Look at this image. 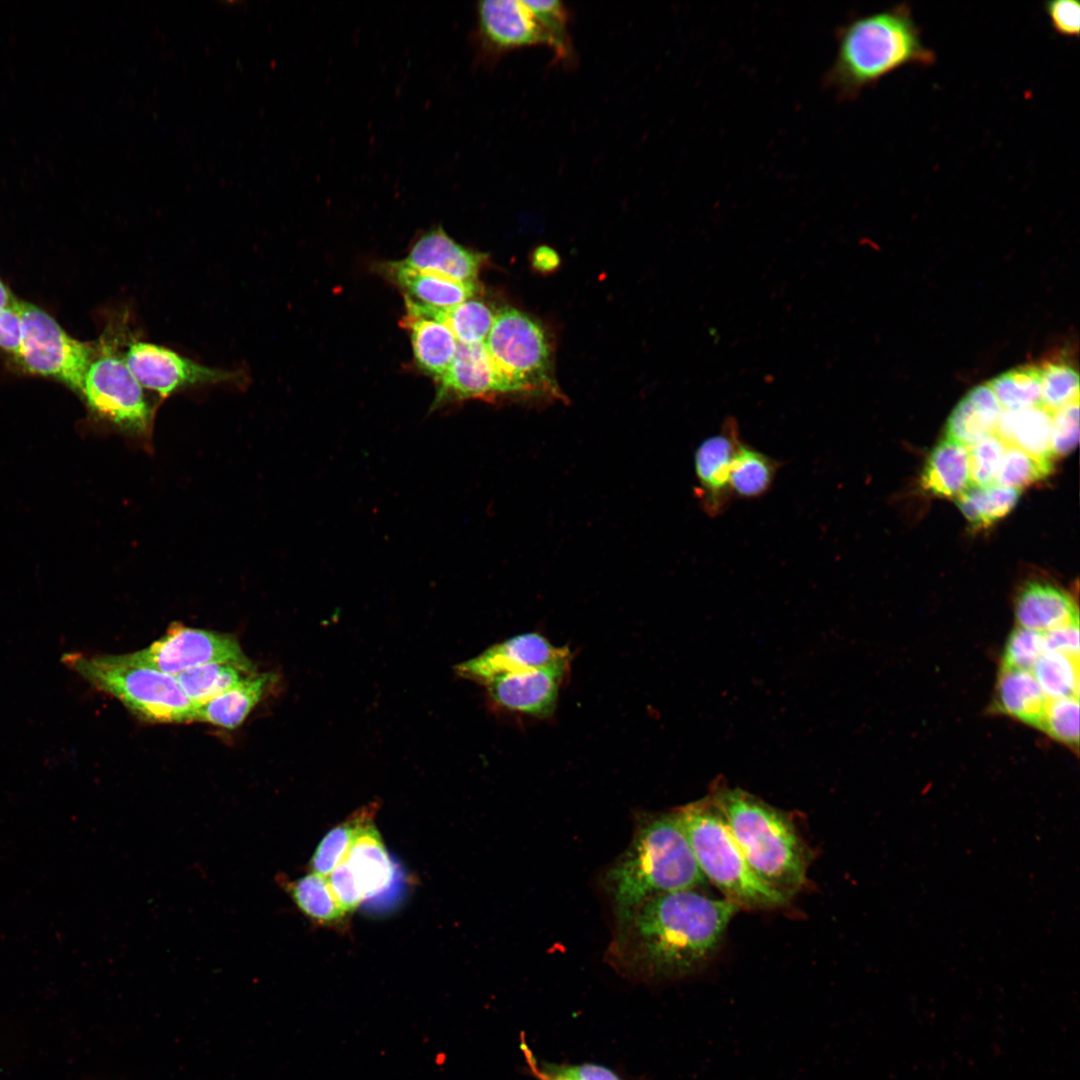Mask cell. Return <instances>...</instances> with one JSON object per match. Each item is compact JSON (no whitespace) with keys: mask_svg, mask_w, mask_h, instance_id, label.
<instances>
[{"mask_svg":"<svg viewBox=\"0 0 1080 1080\" xmlns=\"http://www.w3.org/2000/svg\"><path fill=\"white\" fill-rule=\"evenodd\" d=\"M1015 618L1018 626L1040 633L1079 623L1077 606L1067 592L1035 581L1024 585L1018 593Z\"/></svg>","mask_w":1080,"mask_h":1080,"instance_id":"cell-19","label":"cell"},{"mask_svg":"<svg viewBox=\"0 0 1080 1080\" xmlns=\"http://www.w3.org/2000/svg\"><path fill=\"white\" fill-rule=\"evenodd\" d=\"M386 272L405 296L428 306L448 308L465 302L478 291L476 282L466 283L411 268L402 261L386 265Z\"/></svg>","mask_w":1080,"mask_h":1080,"instance_id":"cell-20","label":"cell"},{"mask_svg":"<svg viewBox=\"0 0 1080 1080\" xmlns=\"http://www.w3.org/2000/svg\"><path fill=\"white\" fill-rule=\"evenodd\" d=\"M1019 497V490L993 483L971 485L955 501L969 523L979 528L987 527L1007 515Z\"/></svg>","mask_w":1080,"mask_h":1080,"instance_id":"cell-30","label":"cell"},{"mask_svg":"<svg viewBox=\"0 0 1080 1080\" xmlns=\"http://www.w3.org/2000/svg\"><path fill=\"white\" fill-rule=\"evenodd\" d=\"M1040 366L1041 406L1053 413L1079 400V376L1064 360H1050Z\"/></svg>","mask_w":1080,"mask_h":1080,"instance_id":"cell-35","label":"cell"},{"mask_svg":"<svg viewBox=\"0 0 1080 1080\" xmlns=\"http://www.w3.org/2000/svg\"><path fill=\"white\" fill-rule=\"evenodd\" d=\"M570 661V650L552 644L538 632L517 634L495 643L456 666V673L466 679L485 684L510 673L546 667Z\"/></svg>","mask_w":1080,"mask_h":1080,"instance_id":"cell-13","label":"cell"},{"mask_svg":"<svg viewBox=\"0 0 1080 1080\" xmlns=\"http://www.w3.org/2000/svg\"><path fill=\"white\" fill-rule=\"evenodd\" d=\"M483 257L452 239L441 226L422 234L412 245L405 265L459 282H476Z\"/></svg>","mask_w":1080,"mask_h":1080,"instance_id":"cell-17","label":"cell"},{"mask_svg":"<svg viewBox=\"0 0 1080 1080\" xmlns=\"http://www.w3.org/2000/svg\"><path fill=\"white\" fill-rule=\"evenodd\" d=\"M374 816L363 821L344 859L364 900L387 890L394 877L393 863L374 824Z\"/></svg>","mask_w":1080,"mask_h":1080,"instance_id":"cell-18","label":"cell"},{"mask_svg":"<svg viewBox=\"0 0 1080 1080\" xmlns=\"http://www.w3.org/2000/svg\"><path fill=\"white\" fill-rule=\"evenodd\" d=\"M407 314L432 319L451 330L458 343L484 342L491 329L495 314L483 302L469 299L448 308H437L419 303L405 296Z\"/></svg>","mask_w":1080,"mask_h":1080,"instance_id":"cell-24","label":"cell"},{"mask_svg":"<svg viewBox=\"0 0 1080 1080\" xmlns=\"http://www.w3.org/2000/svg\"><path fill=\"white\" fill-rule=\"evenodd\" d=\"M1052 414L1042 406L1017 411L1003 410L995 434L1005 445L1052 460Z\"/></svg>","mask_w":1080,"mask_h":1080,"instance_id":"cell-26","label":"cell"},{"mask_svg":"<svg viewBox=\"0 0 1080 1080\" xmlns=\"http://www.w3.org/2000/svg\"><path fill=\"white\" fill-rule=\"evenodd\" d=\"M968 447L948 438L930 452L921 475V486L942 498L959 497L971 486Z\"/></svg>","mask_w":1080,"mask_h":1080,"instance_id":"cell-22","label":"cell"},{"mask_svg":"<svg viewBox=\"0 0 1080 1080\" xmlns=\"http://www.w3.org/2000/svg\"><path fill=\"white\" fill-rule=\"evenodd\" d=\"M1044 652V634L1018 626L1008 636L1001 669L1032 671Z\"/></svg>","mask_w":1080,"mask_h":1080,"instance_id":"cell-39","label":"cell"},{"mask_svg":"<svg viewBox=\"0 0 1080 1080\" xmlns=\"http://www.w3.org/2000/svg\"><path fill=\"white\" fill-rule=\"evenodd\" d=\"M706 880L737 906L775 908L789 896L764 883L752 871L725 818L711 798L675 810Z\"/></svg>","mask_w":1080,"mask_h":1080,"instance_id":"cell-5","label":"cell"},{"mask_svg":"<svg viewBox=\"0 0 1080 1080\" xmlns=\"http://www.w3.org/2000/svg\"><path fill=\"white\" fill-rule=\"evenodd\" d=\"M570 661L497 676L484 684L489 703L498 711L538 719L557 706Z\"/></svg>","mask_w":1080,"mask_h":1080,"instance_id":"cell-12","label":"cell"},{"mask_svg":"<svg viewBox=\"0 0 1080 1080\" xmlns=\"http://www.w3.org/2000/svg\"><path fill=\"white\" fill-rule=\"evenodd\" d=\"M256 672L255 666L212 662L190 668L175 678L185 695L195 706H199L230 690Z\"/></svg>","mask_w":1080,"mask_h":1080,"instance_id":"cell-28","label":"cell"},{"mask_svg":"<svg viewBox=\"0 0 1080 1080\" xmlns=\"http://www.w3.org/2000/svg\"><path fill=\"white\" fill-rule=\"evenodd\" d=\"M401 325L408 329L417 365L438 380L450 366L458 342L444 324L406 314Z\"/></svg>","mask_w":1080,"mask_h":1080,"instance_id":"cell-25","label":"cell"},{"mask_svg":"<svg viewBox=\"0 0 1080 1080\" xmlns=\"http://www.w3.org/2000/svg\"><path fill=\"white\" fill-rule=\"evenodd\" d=\"M710 798L758 878L789 897L804 885L807 850L783 812L738 788H719Z\"/></svg>","mask_w":1080,"mask_h":1080,"instance_id":"cell-4","label":"cell"},{"mask_svg":"<svg viewBox=\"0 0 1080 1080\" xmlns=\"http://www.w3.org/2000/svg\"><path fill=\"white\" fill-rule=\"evenodd\" d=\"M781 462L741 441L732 458L730 490L732 497L756 499L772 487Z\"/></svg>","mask_w":1080,"mask_h":1080,"instance_id":"cell-27","label":"cell"},{"mask_svg":"<svg viewBox=\"0 0 1080 1080\" xmlns=\"http://www.w3.org/2000/svg\"><path fill=\"white\" fill-rule=\"evenodd\" d=\"M602 882L617 921L651 897L698 889L707 880L672 811L639 813L630 843L605 870Z\"/></svg>","mask_w":1080,"mask_h":1080,"instance_id":"cell-2","label":"cell"},{"mask_svg":"<svg viewBox=\"0 0 1080 1080\" xmlns=\"http://www.w3.org/2000/svg\"><path fill=\"white\" fill-rule=\"evenodd\" d=\"M1044 10L1053 30L1064 37H1078L1080 5L1074 0H1055L1044 3Z\"/></svg>","mask_w":1080,"mask_h":1080,"instance_id":"cell-43","label":"cell"},{"mask_svg":"<svg viewBox=\"0 0 1080 1080\" xmlns=\"http://www.w3.org/2000/svg\"><path fill=\"white\" fill-rule=\"evenodd\" d=\"M117 339L93 357L80 392L92 412L126 435L149 441L155 407L130 371Z\"/></svg>","mask_w":1080,"mask_h":1080,"instance_id":"cell-8","label":"cell"},{"mask_svg":"<svg viewBox=\"0 0 1080 1080\" xmlns=\"http://www.w3.org/2000/svg\"><path fill=\"white\" fill-rule=\"evenodd\" d=\"M741 441L737 420L729 416L724 419L719 432L703 439L695 449L696 497L709 517L720 516L731 503V462Z\"/></svg>","mask_w":1080,"mask_h":1080,"instance_id":"cell-15","label":"cell"},{"mask_svg":"<svg viewBox=\"0 0 1080 1080\" xmlns=\"http://www.w3.org/2000/svg\"><path fill=\"white\" fill-rule=\"evenodd\" d=\"M14 306L21 321L17 360L32 373L54 377L80 391L95 355L93 347L72 338L35 305L15 300Z\"/></svg>","mask_w":1080,"mask_h":1080,"instance_id":"cell-9","label":"cell"},{"mask_svg":"<svg viewBox=\"0 0 1080 1080\" xmlns=\"http://www.w3.org/2000/svg\"><path fill=\"white\" fill-rule=\"evenodd\" d=\"M555 1069L570 1080H625L614 1070L595 1063L555 1064Z\"/></svg>","mask_w":1080,"mask_h":1080,"instance_id":"cell-46","label":"cell"},{"mask_svg":"<svg viewBox=\"0 0 1080 1080\" xmlns=\"http://www.w3.org/2000/svg\"><path fill=\"white\" fill-rule=\"evenodd\" d=\"M125 344V361L136 380L161 397L192 387L239 382L242 378L240 371L208 367L153 343L130 338Z\"/></svg>","mask_w":1080,"mask_h":1080,"instance_id":"cell-11","label":"cell"},{"mask_svg":"<svg viewBox=\"0 0 1080 1080\" xmlns=\"http://www.w3.org/2000/svg\"><path fill=\"white\" fill-rule=\"evenodd\" d=\"M836 40L824 84L841 99L856 98L900 68L928 67L936 60L906 3L853 18L838 28Z\"/></svg>","mask_w":1080,"mask_h":1080,"instance_id":"cell-3","label":"cell"},{"mask_svg":"<svg viewBox=\"0 0 1080 1080\" xmlns=\"http://www.w3.org/2000/svg\"><path fill=\"white\" fill-rule=\"evenodd\" d=\"M283 887L298 909L312 921L337 926L345 920L346 913L339 906L327 877L312 872L293 881H284Z\"/></svg>","mask_w":1080,"mask_h":1080,"instance_id":"cell-29","label":"cell"},{"mask_svg":"<svg viewBox=\"0 0 1080 1080\" xmlns=\"http://www.w3.org/2000/svg\"><path fill=\"white\" fill-rule=\"evenodd\" d=\"M278 680L272 672L254 673L230 690L195 707V721L234 729L248 716Z\"/></svg>","mask_w":1080,"mask_h":1080,"instance_id":"cell-21","label":"cell"},{"mask_svg":"<svg viewBox=\"0 0 1080 1080\" xmlns=\"http://www.w3.org/2000/svg\"><path fill=\"white\" fill-rule=\"evenodd\" d=\"M484 343L502 393L554 392L549 345L535 320L515 308H502Z\"/></svg>","mask_w":1080,"mask_h":1080,"instance_id":"cell-7","label":"cell"},{"mask_svg":"<svg viewBox=\"0 0 1080 1080\" xmlns=\"http://www.w3.org/2000/svg\"><path fill=\"white\" fill-rule=\"evenodd\" d=\"M525 1048V1057L530 1067V1071L536 1078V1080H570L561 1073H559L553 1063L540 1062L533 1057L527 1047Z\"/></svg>","mask_w":1080,"mask_h":1080,"instance_id":"cell-47","label":"cell"},{"mask_svg":"<svg viewBox=\"0 0 1080 1080\" xmlns=\"http://www.w3.org/2000/svg\"><path fill=\"white\" fill-rule=\"evenodd\" d=\"M15 299L0 280V309L13 305Z\"/></svg>","mask_w":1080,"mask_h":1080,"instance_id":"cell-49","label":"cell"},{"mask_svg":"<svg viewBox=\"0 0 1080 1080\" xmlns=\"http://www.w3.org/2000/svg\"><path fill=\"white\" fill-rule=\"evenodd\" d=\"M476 16L474 39L484 57L536 45L551 47L549 37L525 1H479Z\"/></svg>","mask_w":1080,"mask_h":1080,"instance_id":"cell-14","label":"cell"},{"mask_svg":"<svg viewBox=\"0 0 1080 1080\" xmlns=\"http://www.w3.org/2000/svg\"><path fill=\"white\" fill-rule=\"evenodd\" d=\"M738 908L698 889L651 897L616 921L608 963L637 981L687 976L711 959Z\"/></svg>","mask_w":1080,"mask_h":1080,"instance_id":"cell-1","label":"cell"},{"mask_svg":"<svg viewBox=\"0 0 1080 1080\" xmlns=\"http://www.w3.org/2000/svg\"><path fill=\"white\" fill-rule=\"evenodd\" d=\"M330 888L345 913L354 912L364 897L347 862L343 860L328 876Z\"/></svg>","mask_w":1080,"mask_h":1080,"instance_id":"cell-42","label":"cell"},{"mask_svg":"<svg viewBox=\"0 0 1080 1080\" xmlns=\"http://www.w3.org/2000/svg\"><path fill=\"white\" fill-rule=\"evenodd\" d=\"M437 382L433 408L451 400L502 393L499 378L484 342L458 343L450 366Z\"/></svg>","mask_w":1080,"mask_h":1080,"instance_id":"cell-16","label":"cell"},{"mask_svg":"<svg viewBox=\"0 0 1080 1080\" xmlns=\"http://www.w3.org/2000/svg\"><path fill=\"white\" fill-rule=\"evenodd\" d=\"M559 264L557 253L546 246L539 247L533 254V265L536 269L547 272L554 270Z\"/></svg>","mask_w":1080,"mask_h":1080,"instance_id":"cell-48","label":"cell"},{"mask_svg":"<svg viewBox=\"0 0 1080 1080\" xmlns=\"http://www.w3.org/2000/svg\"><path fill=\"white\" fill-rule=\"evenodd\" d=\"M987 384L1003 410L1017 411L1041 406L1040 366L1028 365L1009 370Z\"/></svg>","mask_w":1080,"mask_h":1080,"instance_id":"cell-31","label":"cell"},{"mask_svg":"<svg viewBox=\"0 0 1080 1080\" xmlns=\"http://www.w3.org/2000/svg\"><path fill=\"white\" fill-rule=\"evenodd\" d=\"M1041 730L1056 741L1077 750L1079 697L1048 699Z\"/></svg>","mask_w":1080,"mask_h":1080,"instance_id":"cell-38","label":"cell"},{"mask_svg":"<svg viewBox=\"0 0 1080 1080\" xmlns=\"http://www.w3.org/2000/svg\"><path fill=\"white\" fill-rule=\"evenodd\" d=\"M376 809L377 804L370 803L332 828L312 856V872L327 877L345 859L359 827Z\"/></svg>","mask_w":1080,"mask_h":1080,"instance_id":"cell-32","label":"cell"},{"mask_svg":"<svg viewBox=\"0 0 1080 1080\" xmlns=\"http://www.w3.org/2000/svg\"><path fill=\"white\" fill-rule=\"evenodd\" d=\"M1047 702L1031 671L1000 669L995 696L999 712L1041 729Z\"/></svg>","mask_w":1080,"mask_h":1080,"instance_id":"cell-23","label":"cell"},{"mask_svg":"<svg viewBox=\"0 0 1080 1080\" xmlns=\"http://www.w3.org/2000/svg\"><path fill=\"white\" fill-rule=\"evenodd\" d=\"M1005 448V443L995 433L968 447L972 485L985 486L995 482Z\"/></svg>","mask_w":1080,"mask_h":1080,"instance_id":"cell-40","label":"cell"},{"mask_svg":"<svg viewBox=\"0 0 1080 1080\" xmlns=\"http://www.w3.org/2000/svg\"><path fill=\"white\" fill-rule=\"evenodd\" d=\"M62 662L92 686L140 717L160 723L195 721V704L175 676L134 663L125 655L66 653Z\"/></svg>","mask_w":1080,"mask_h":1080,"instance_id":"cell-6","label":"cell"},{"mask_svg":"<svg viewBox=\"0 0 1080 1080\" xmlns=\"http://www.w3.org/2000/svg\"><path fill=\"white\" fill-rule=\"evenodd\" d=\"M998 419L964 396L947 420L945 438L970 447L982 438L994 434Z\"/></svg>","mask_w":1080,"mask_h":1080,"instance_id":"cell-36","label":"cell"},{"mask_svg":"<svg viewBox=\"0 0 1080 1080\" xmlns=\"http://www.w3.org/2000/svg\"><path fill=\"white\" fill-rule=\"evenodd\" d=\"M1031 672L1048 699L1079 697V659L1045 651Z\"/></svg>","mask_w":1080,"mask_h":1080,"instance_id":"cell-33","label":"cell"},{"mask_svg":"<svg viewBox=\"0 0 1080 1080\" xmlns=\"http://www.w3.org/2000/svg\"><path fill=\"white\" fill-rule=\"evenodd\" d=\"M1052 468L1051 459L1038 457L1015 446L1006 445L994 483L1020 491L1045 479Z\"/></svg>","mask_w":1080,"mask_h":1080,"instance_id":"cell-34","label":"cell"},{"mask_svg":"<svg viewBox=\"0 0 1080 1080\" xmlns=\"http://www.w3.org/2000/svg\"><path fill=\"white\" fill-rule=\"evenodd\" d=\"M125 656L134 663L172 676L212 662L254 666L233 635L191 628L176 622L151 645Z\"/></svg>","mask_w":1080,"mask_h":1080,"instance_id":"cell-10","label":"cell"},{"mask_svg":"<svg viewBox=\"0 0 1080 1080\" xmlns=\"http://www.w3.org/2000/svg\"><path fill=\"white\" fill-rule=\"evenodd\" d=\"M21 342V321L13 305L0 309V347L17 356Z\"/></svg>","mask_w":1080,"mask_h":1080,"instance_id":"cell-45","label":"cell"},{"mask_svg":"<svg viewBox=\"0 0 1080 1080\" xmlns=\"http://www.w3.org/2000/svg\"><path fill=\"white\" fill-rule=\"evenodd\" d=\"M1043 634L1045 651L1079 659V623L1062 626Z\"/></svg>","mask_w":1080,"mask_h":1080,"instance_id":"cell-44","label":"cell"},{"mask_svg":"<svg viewBox=\"0 0 1080 1080\" xmlns=\"http://www.w3.org/2000/svg\"><path fill=\"white\" fill-rule=\"evenodd\" d=\"M551 42V49L560 60L571 59L573 48L568 32V11L561 1H525Z\"/></svg>","mask_w":1080,"mask_h":1080,"instance_id":"cell-37","label":"cell"},{"mask_svg":"<svg viewBox=\"0 0 1080 1080\" xmlns=\"http://www.w3.org/2000/svg\"><path fill=\"white\" fill-rule=\"evenodd\" d=\"M1079 439V400L1061 407L1052 414V458L1070 453Z\"/></svg>","mask_w":1080,"mask_h":1080,"instance_id":"cell-41","label":"cell"}]
</instances>
